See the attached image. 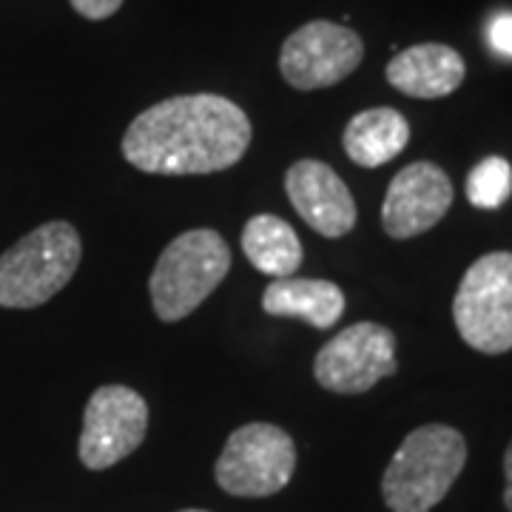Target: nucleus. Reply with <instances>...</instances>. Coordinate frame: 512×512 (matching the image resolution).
<instances>
[{
	"mask_svg": "<svg viewBox=\"0 0 512 512\" xmlns=\"http://www.w3.org/2000/svg\"><path fill=\"white\" fill-rule=\"evenodd\" d=\"M254 128L222 94H180L140 111L123 134V157L143 174L200 177L245 157Z\"/></svg>",
	"mask_w": 512,
	"mask_h": 512,
	"instance_id": "f257e3e1",
	"label": "nucleus"
},
{
	"mask_svg": "<svg viewBox=\"0 0 512 512\" xmlns=\"http://www.w3.org/2000/svg\"><path fill=\"white\" fill-rule=\"evenodd\" d=\"M467 464V441L450 424H424L407 433L382 478L384 504L393 512H430Z\"/></svg>",
	"mask_w": 512,
	"mask_h": 512,
	"instance_id": "f03ea898",
	"label": "nucleus"
},
{
	"mask_svg": "<svg viewBox=\"0 0 512 512\" xmlns=\"http://www.w3.org/2000/svg\"><path fill=\"white\" fill-rule=\"evenodd\" d=\"M83 242L72 222L37 225L0 254V308L29 311L63 291L80 268Z\"/></svg>",
	"mask_w": 512,
	"mask_h": 512,
	"instance_id": "7ed1b4c3",
	"label": "nucleus"
},
{
	"mask_svg": "<svg viewBox=\"0 0 512 512\" xmlns=\"http://www.w3.org/2000/svg\"><path fill=\"white\" fill-rule=\"evenodd\" d=\"M231 271V248L214 228H194L171 239L157 259L148 293L157 319L171 325L200 308Z\"/></svg>",
	"mask_w": 512,
	"mask_h": 512,
	"instance_id": "20e7f679",
	"label": "nucleus"
},
{
	"mask_svg": "<svg viewBox=\"0 0 512 512\" xmlns=\"http://www.w3.org/2000/svg\"><path fill=\"white\" fill-rule=\"evenodd\" d=\"M458 336L478 353L512 350V251L476 259L458 282L453 299Z\"/></svg>",
	"mask_w": 512,
	"mask_h": 512,
	"instance_id": "39448f33",
	"label": "nucleus"
},
{
	"mask_svg": "<svg viewBox=\"0 0 512 512\" xmlns=\"http://www.w3.org/2000/svg\"><path fill=\"white\" fill-rule=\"evenodd\" d=\"M296 470V444L276 424L254 421L234 430L222 447L214 478L237 498H268L288 487Z\"/></svg>",
	"mask_w": 512,
	"mask_h": 512,
	"instance_id": "423d86ee",
	"label": "nucleus"
},
{
	"mask_svg": "<svg viewBox=\"0 0 512 512\" xmlns=\"http://www.w3.org/2000/svg\"><path fill=\"white\" fill-rule=\"evenodd\" d=\"M396 370V336L379 322H356L339 330L313 362L319 387L339 396L367 393Z\"/></svg>",
	"mask_w": 512,
	"mask_h": 512,
	"instance_id": "0eeeda50",
	"label": "nucleus"
},
{
	"mask_svg": "<svg viewBox=\"0 0 512 512\" xmlns=\"http://www.w3.org/2000/svg\"><path fill=\"white\" fill-rule=\"evenodd\" d=\"M365 60V43L353 29L333 20L299 26L279 52V72L296 92H319L342 83Z\"/></svg>",
	"mask_w": 512,
	"mask_h": 512,
	"instance_id": "6e6552de",
	"label": "nucleus"
},
{
	"mask_svg": "<svg viewBox=\"0 0 512 512\" xmlns=\"http://www.w3.org/2000/svg\"><path fill=\"white\" fill-rule=\"evenodd\" d=\"M146 433V399L128 384H103L86 404L77 453L83 467L109 470L131 456L146 441Z\"/></svg>",
	"mask_w": 512,
	"mask_h": 512,
	"instance_id": "1a4fd4ad",
	"label": "nucleus"
},
{
	"mask_svg": "<svg viewBox=\"0 0 512 512\" xmlns=\"http://www.w3.org/2000/svg\"><path fill=\"white\" fill-rule=\"evenodd\" d=\"M453 180L436 163L404 165L390 180L382 202V228L387 237L413 239L436 228L453 205Z\"/></svg>",
	"mask_w": 512,
	"mask_h": 512,
	"instance_id": "9d476101",
	"label": "nucleus"
},
{
	"mask_svg": "<svg viewBox=\"0 0 512 512\" xmlns=\"http://www.w3.org/2000/svg\"><path fill=\"white\" fill-rule=\"evenodd\" d=\"M285 191L293 211L328 239L348 237L359 211L345 180L322 160H296L285 171Z\"/></svg>",
	"mask_w": 512,
	"mask_h": 512,
	"instance_id": "9b49d317",
	"label": "nucleus"
},
{
	"mask_svg": "<svg viewBox=\"0 0 512 512\" xmlns=\"http://www.w3.org/2000/svg\"><path fill=\"white\" fill-rule=\"evenodd\" d=\"M384 74L396 92L416 100H439L464 83L467 63L447 43H419L393 57Z\"/></svg>",
	"mask_w": 512,
	"mask_h": 512,
	"instance_id": "f8f14e48",
	"label": "nucleus"
},
{
	"mask_svg": "<svg viewBox=\"0 0 512 512\" xmlns=\"http://www.w3.org/2000/svg\"><path fill=\"white\" fill-rule=\"evenodd\" d=\"M345 293L330 279H274L262 293V311L276 319H299L316 330L333 328L345 313Z\"/></svg>",
	"mask_w": 512,
	"mask_h": 512,
	"instance_id": "ddd939ff",
	"label": "nucleus"
},
{
	"mask_svg": "<svg viewBox=\"0 0 512 512\" xmlns=\"http://www.w3.org/2000/svg\"><path fill=\"white\" fill-rule=\"evenodd\" d=\"M410 143V123L402 111L379 106L353 114L342 134L345 154L362 168H379L399 157Z\"/></svg>",
	"mask_w": 512,
	"mask_h": 512,
	"instance_id": "4468645a",
	"label": "nucleus"
},
{
	"mask_svg": "<svg viewBox=\"0 0 512 512\" xmlns=\"http://www.w3.org/2000/svg\"><path fill=\"white\" fill-rule=\"evenodd\" d=\"M242 251L259 274L274 276V279L293 276V271H299L305 259L302 239L296 237L293 225L274 214H256L245 222Z\"/></svg>",
	"mask_w": 512,
	"mask_h": 512,
	"instance_id": "2eb2a0df",
	"label": "nucleus"
},
{
	"mask_svg": "<svg viewBox=\"0 0 512 512\" xmlns=\"http://www.w3.org/2000/svg\"><path fill=\"white\" fill-rule=\"evenodd\" d=\"M464 191L476 208L484 211L501 208L512 197V165L504 157H484L467 174Z\"/></svg>",
	"mask_w": 512,
	"mask_h": 512,
	"instance_id": "dca6fc26",
	"label": "nucleus"
},
{
	"mask_svg": "<svg viewBox=\"0 0 512 512\" xmlns=\"http://www.w3.org/2000/svg\"><path fill=\"white\" fill-rule=\"evenodd\" d=\"M487 40H490V49L495 55L512 60V12H501L490 20Z\"/></svg>",
	"mask_w": 512,
	"mask_h": 512,
	"instance_id": "f3484780",
	"label": "nucleus"
},
{
	"mask_svg": "<svg viewBox=\"0 0 512 512\" xmlns=\"http://www.w3.org/2000/svg\"><path fill=\"white\" fill-rule=\"evenodd\" d=\"M69 3H72V9L80 18L109 20L111 15L120 12V6H123L126 0H69Z\"/></svg>",
	"mask_w": 512,
	"mask_h": 512,
	"instance_id": "a211bd4d",
	"label": "nucleus"
},
{
	"mask_svg": "<svg viewBox=\"0 0 512 512\" xmlns=\"http://www.w3.org/2000/svg\"><path fill=\"white\" fill-rule=\"evenodd\" d=\"M504 478H507V487H504V507L507 512H512V441L504 453Z\"/></svg>",
	"mask_w": 512,
	"mask_h": 512,
	"instance_id": "6ab92c4d",
	"label": "nucleus"
},
{
	"mask_svg": "<svg viewBox=\"0 0 512 512\" xmlns=\"http://www.w3.org/2000/svg\"><path fill=\"white\" fill-rule=\"evenodd\" d=\"M180 512H208V510H180Z\"/></svg>",
	"mask_w": 512,
	"mask_h": 512,
	"instance_id": "aec40b11",
	"label": "nucleus"
}]
</instances>
